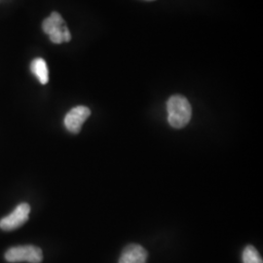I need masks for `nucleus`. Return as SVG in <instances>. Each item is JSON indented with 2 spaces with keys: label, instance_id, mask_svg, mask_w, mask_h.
<instances>
[{
  "label": "nucleus",
  "instance_id": "nucleus-1",
  "mask_svg": "<svg viewBox=\"0 0 263 263\" xmlns=\"http://www.w3.org/2000/svg\"><path fill=\"white\" fill-rule=\"evenodd\" d=\"M168 121L173 128L181 129L187 125L192 115V108L187 99L180 95L172 96L167 103Z\"/></svg>",
  "mask_w": 263,
  "mask_h": 263
},
{
  "label": "nucleus",
  "instance_id": "nucleus-2",
  "mask_svg": "<svg viewBox=\"0 0 263 263\" xmlns=\"http://www.w3.org/2000/svg\"><path fill=\"white\" fill-rule=\"evenodd\" d=\"M5 259L8 262L41 263L43 254L35 246H19L9 249L5 254Z\"/></svg>",
  "mask_w": 263,
  "mask_h": 263
},
{
  "label": "nucleus",
  "instance_id": "nucleus-3",
  "mask_svg": "<svg viewBox=\"0 0 263 263\" xmlns=\"http://www.w3.org/2000/svg\"><path fill=\"white\" fill-rule=\"evenodd\" d=\"M30 207L28 203H22L16 208L9 216L3 217L0 220V228L5 231H12L28 221Z\"/></svg>",
  "mask_w": 263,
  "mask_h": 263
},
{
  "label": "nucleus",
  "instance_id": "nucleus-4",
  "mask_svg": "<svg viewBox=\"0 0 263 263\" xmlns=\"http://www.w3.org/2000/svg\"><path fill=\"white\" fill-rule=\"evenodd\" d=\"M91 115V110L86 106H76L70 109L65 117V126L67 131L72 134H78L81 131L82 125Z\"/></svg>",
  "mask_w": 263,
  "mask_h": 263
},
{
  "label": "nucleus",
  "instance_id": "nucleus-5",
  "mask_svg": "<svg viewBox=\"0 0 263 263\" xmlns=\"http://www.w3.org/2000/svg\"><path fill=\"white\" fill-rule=\"evenodd\" d=\"M148 254L141 245L131 244L123 250L118 263H146Z\"/></svg>",
  "mask_w": 263,
  "mask_h": 263
},
{
  "label": "nucleus",
  "instance_id": "nucleus-6",
  "mask_svg": "<svg viewBox=\"0 0 263 263\" xmlns=\"http://www.w3.org/2000/svg\"><path fill=\"white\" fill-rule=\"evenodd\" d=\"M30 70L34 76H36L38 81L41 84H47L49 81V70H48L47 64L43 59L41 58L34 59L30 64Z\"/></svg>",
  "mask_w": 263,
  "mask_h": 263
},
{
  "label": "nucleus",
  "instance_id": "nucleus-7",
  "mask_svg": "<svg viewBox=\"0 0 263 263\" xmlns=\"http://www.w3.org/2000/svg\"><path fill=\"white\" fill-rule=\"evenodd\" d=\"M66 26V23L64 19L62 18V16L57 13V12H53L50 17H48L47 19L44 20L42 23V28L44 30L45 33H47L48 35L55 31L56 29L63 28Z\"/></svg>",
  "mask_w": 263,
  "mask_h": 263
},
{
  "label": "nucleus",
  "instance_id": "nucleus-8",
  "mask_svg": "<svg viewBox=\"0 0 263 263\" xmlns=\"http://www.w3.org/2000/svg\"><path fill=\"white\" fill-rule=\"evenodd\" d=\"M242 258L243 263H263L260 254L253 246H248L245 248Z\"/></svg>",
  "mask_w": 263,
  "mask_h": 263
},
{
  "label": "nucleus",
  "instance_id": "nucleus-9",
  "mask_svg": "<svg viewBox=\"0 0 263 263\" xmlns=\"http://www.w3.org/2000/svg\"><path fill=\"white\" fill-rule=\"evenodd\" d=\"M66 28H67V27L65 26V27H63V28H59V29H56L55 31L51 32V33L49 34L50 40H51L53 43H56V44H61V43L65 42V41H64V31H65Z\"/></svg>",
  "mask_w": 263,
  "mask_h": 263
},
{
  "label": "nucleus",
  "instance_id": "nucleus-10",
  "mask_svg": "<svg viewBox=\"0 0 263 263\" xmlns=\"http://www.w3.org/2000/svg\"><path fill=\"white\" fill-rule=\"evenodd\" d=\"M146 1H152V0H146Z\"/></svg>",
  "mask_w": 263,
  "mask_h": 263
}]
</instances>
